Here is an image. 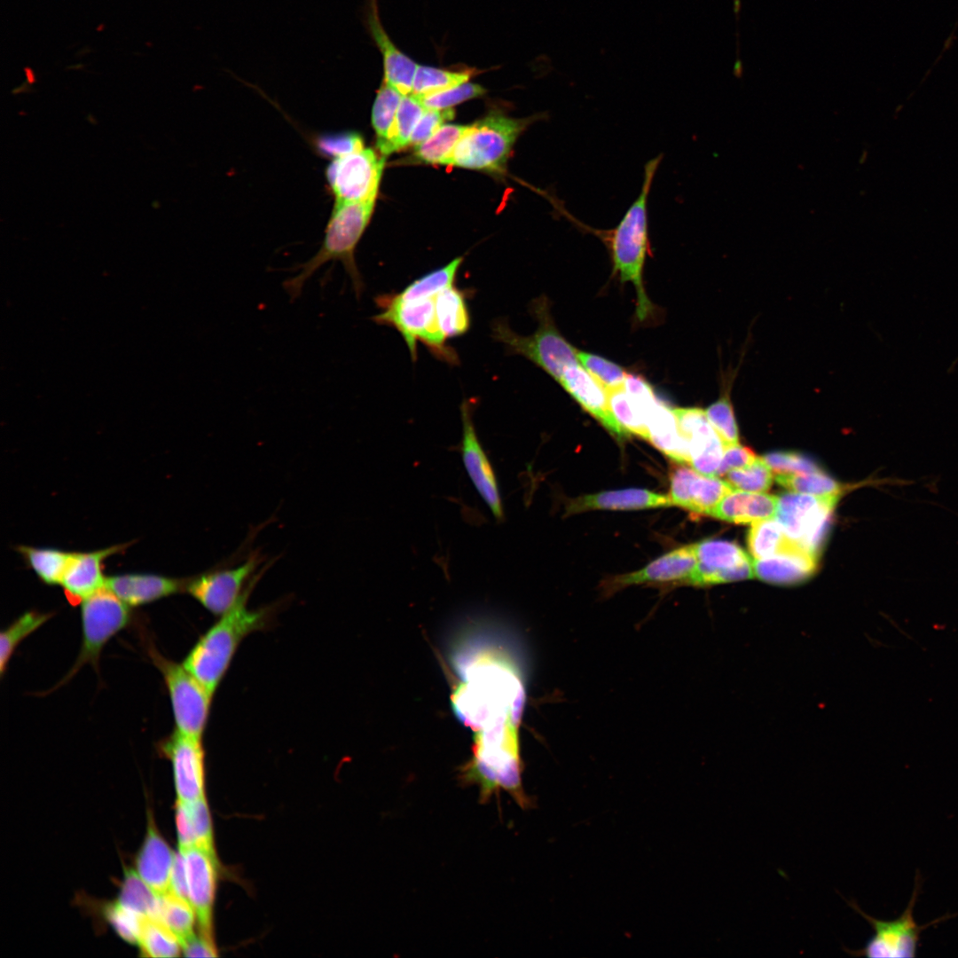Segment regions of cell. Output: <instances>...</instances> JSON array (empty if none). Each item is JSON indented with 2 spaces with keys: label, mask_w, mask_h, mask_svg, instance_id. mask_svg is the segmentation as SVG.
<instances>
[{
  "label": "cell",
  "mask_w": 958,
  "mask_h": 958,
  "mask_svg": "<svg viewBox=\"0 0 958 958\" xmlns=\"http://www.w3.org/2000/svg\"><path fill=\"white\" fill-rule=\"evenodd\" d=\"M462 682L452 695L456 715L475 734L519 726L525 692L515 665L500 651L473 650L458 657Z\"/></svg>",
  "instance_id": "obj_1"
},
{
  "label": "cell",
  "mask_w": 958,
  "mask_h": 958,
  "mask_svg": "<svg viewBox=\"0 0 958 958\" xmlns=\"http://www.w3.org/2000/svg\"><path fill=\"white\" fill-rule=\"evenodd\" d=\"M463 257L434 270L407 285L399 292L381 294L374 298L379 313L372 320L396 329L406 343L411 358L417 360L418 342L438 360L458 365L459 357L448 344L438 326L437 298L446 287L455 284Z\"/></svg>",
  "instance_id": "obj_2"
},
{
  "label": "cell",
  "mask_w": 958,
  "mask_h": 958,
  "mask_svg": "<svg viewBox=\"0 0 958 958\" xmlns=\"http://www.w3.org/2000/svg\"><path fill=\"white\" fill-rule=\"evenodd\" d=\"M259 577H254L236 603L194 644L183 665L214 695L241 641L249 634L269 629L274 609L247 608Z\"/></svg>",
  "instance_id": "obj_3"
},
{
  "label": "cell",
  "mask_w": 958,
  "mask_h": 958,
  "mask_svg": "<svg viewBox=\"0 0 958 958\" xmlns=\"http://www.w3.org/2000/svg\"><path fill=\"white\" fill-rule=\"evenodd\" d=\"M662 156L649 160L644 168L640 194L628 208L619 223L611 230H595L578 223V226L595 233L609 249L613 271L621 282H632L637 293L636 315L646 319L654 310L643 286V269L649 250L648 201L653 180Z\"/></svg>",
  "instance_id": "obj_4"
},
{
  "label": "cell",
  "mask_w": 958,
  "mask_h": 958,
  "mask_svg": "<svg viewBox=\"0 0 958 958\" xmlns=\"http://www.w3.org/2000/svg\"><path fill=\"white\" fill-rule=\"evenodd\" d=\"M374 204L375 201L334 203L320 248L297 267L298 275L283 283L291 300L299 297L305 282L329 261H340L343 264L356 296L360 298L365 284L356 263L355 250L369 224Z\"/></svg>",
  "instance_id": "obj_5"
},
{
  "label": "cell",
  "mask_w": 958,
  "mask_h": 958,
  "mask_svg": "<svg viewBox=\"0 0 958 958\" xmlns=\"http://www.w3.org/2000/svg\"><path fill=\"white\" fill-rule=\"evenodd\" d=\"M530 310L538 323L532 334H518L506 320L498 319L491 326V336L509 354L523 356L559 381L569 366L578 364L577 349L558 331L546 297L533 300Z\"/></svg>",
  "instance_id": "obj_6"
},
{
  "label": "cell",
  "mask_w": 958,
  "mask_h": 958,
  "mask_svg": "<svg viewBox=\"0 0 958 958\" xmlns=\"http://www.w3.org/2000/svg\"><path fill=\"white\" fill-rule=\"evenodd\" d=\"M533 118L515 119L491 114L468 126L448 165L469 169L501 171L513 146Z\"/></svg>",
  "instance_id": "obj_7"
},
{
  "label": "cell",
  "mask_w": 958,
  "mask_h": 958,
  "mask_svg": "<svg viewBox=\"0 0 958 958\" xmlns=\"http://www.w3.org/2000/svg\"><path fill=\"white\" fill-rule=\"evenodd\" d=\"M922 888V878L919 871L915 877L914 890L907 907L903 913L891 921H883L874 918L866 914L853 901H848L849 906L860 914L874 930L873 936L867 941L864 947L859 950L846 952L854 956H867L871 958H913L916 956L917 947L922 932L929 927L946 921L958 914H946L926 924L919 925L914 917V908L918 899Z\"/></svg>",
  "instance_id": "obj_8"
},
{
  "label": "cell",
  "mask_w": 958,
  "mask_h": 958,
  "mask_svg": "<svg viewBox=\"0 0 958 958\" xmlns=\"http://www.w3.org/2000/svg\"><path fill=\"white\" fill-rule=\"evenodd\" d=\"M148 654L161 671L170 698L176 730L201 739L205 732L213 695L182 664L166 658L153 647Z\"/></svg>",
  "instance_id": "obj_9"
},
{
  "label": "cell",
  "mask_w": 958,
  "mask_h": 958,
  "mask_svg": "<svg viewBox=\"0 0 958 958\" xmlns=\"http://www.w3.org/2000/svg\"><path fill=\"white\" fill-rule=\"evenodd\" d=\"M130 608L106 585L81 603L82 645L65 681L86 664L98 667L105 645L130 622Z\"/></svg>",
  "instance_id": "obj_10"
},
{
  "label": "cell",
  "mask_w": 958,
  "mask_h": 958,
  "mask_svg": "<svg viewBox=\"0 0 958 958\" xmlns=\"http://www.w3.org/2000/svg\"><path fill=\"white\" fill-rule=\"evenodd\" d=\"M840 496L785 492L778 498L775 519L789 537L818 556Z\"/></svg>",
  "instance_id": "obj_11"
},
{
  "label": "cell",
  "mask_w": 958,
  "mask_h": 958,
  "mask_svg": "<svg viewBox=\"0 0 958 958\" xmlns=\"http://www.w3.org/2000/svg\"><path fill=\"white\" fill-rule=\"evenodd\" d=\"M384 164L371 148L332 159L326 177L334 202L375 201Z\"/></svg>",
  "instance_id": "obj_12"
},
{
  "label": "cell",
  "mask_w": 958,
  "mask_h": 958,
  "mask_svg": "<svg viewBox=\"0 0 958 958\" xmlns=\"http://www.w3.org/2000/svg\"><path fill=\"white\" fill-rule=\"evenodd\" d=\"M694 546L697 565L685 585L705 586L755 577L753 560L734 542L705 539Z\"/></svg>",
  "instance_id": "obj_13"
},
{
  "label": "cell",
  "mask_w": 958,
  "mask_h": 958,
  "mask_svg": "<svg viewBox=\"0 0 958 958\" xmlns=\"http://www.w3.org/2000/svg\"><path fill=\"white\" fill-rule=\"evenodd\" d=\"M258 566L256 556L231 569L200 574L186 579L185 591L215 616L227 612L239 600Z\"/></svg>",
  "instance_id": "obj_14"
},
{
  "label": "cell",
  "mask_w": 958,
  "mask_h": 958,
  "mask_svg": "<svg viewBox=\"0 0 958 958\" xmlns=\"http://www.w3.org/2000/svg\"><path fill=\"white\" fill-rule=\"evenodd\" d=\"M159 748L171 762L177 800L188 803L205 797V750L201 739L175 729Z\"/></svg>",
  "instance_id": "obj_15"
},
{
  "label": "cell",
  "mask_w": 958,
  "mask_h": 958,
  "mask_svg": "<svg viewBox=\"0 0 958 958\" xmlns=\"http://www.w3.org/2000/svg\"><path fill=\"white\" fill-rule=\"evenodd\" d=\"M475 404V400L465 399L460 405L462 420L461 457L465 469L475 490L491 509L496 520L501 522L504 518V511L498 481L491 464L479 441L473 422L472 415Z\"/></svg>",
  "instance_id": "obj_16"
},
{
  "label": "cell",
  "mask_w": 958,
  "mask_h": 958,
  "mask_svg": "<svg viewBox=\"0 0 958 958\" xmlns=\"http://www.w3.org/2000/svg\"><path fill=\"white\" fill-rule=\"evenodd\" d=\"M673 412L687 445L689 465L702 474L716 476L726 445L705 411L698 407H678Z\"/></svg>",
  "instance_id": "obj_17"
},
{
  "label": "cell",
  "mask_w": 958,
  "mask_h": 958,
  "mask_svg": "<svg viewBox=\"0 0 958 958\" xmlns=\"http://www.w3.org/2000/svg\"><path fill=\"white\" fill-rule=\"evenodd\" d=\"M179 851L185 860L188 897L196 914L200 933L214 941L213 907L218 873L216 855L198 846Z\"/></svg>",
  "instance_id": "obj_18"
},
{
  "label": "cell",
  "mask_w": 958,
  "mask_h": 958,
  "mask_svg": "<svg viewBox=\"0 0 958 958\" xmlns=\"http://www.w3.org/2000/svg\"><path fill=\"white\" fill-rule=\"evenodd\" d=\"M734 488L715 475L702 474L677 462L670 471V494L672 505L695 514H708L720 499Z\"/></svg>",
  "instance_id": "obj_19"
},
{
  "label": "cell",
  "mask_w": 958,
  "mask_h": 958,
  "mask_svg": "<svg viewBox=\"0 0 958 958\" xmlns=\"http://www.w3.org/2000/svg\"><path fill=\"white\" fill-rule=\"evenodd\" d=\"M129 543L114 545L89 552H72L60 585L68 602L81 604L86 598L106 585L104 561L122 552Z\"/></svg>",
  "instance_id": "obj_20"
},
{
  "label": "cell",
  "mask_w": 958,
  "mask_h": 958,
  "mask_svg": "<svg viewBox=\"0 0 958 958\" xmlns=\"http://www.w3.org/2000/svg\"><path fill=\"white\" fill-rule=\"evenodd\" d=\"M697 565L693 545L676 548L648 564L645 568L614 577L604 588L610 594L623 587L645 583L673 582L685 585Z\"/></svg>",
  "instance_id": "obj_21"
},
{
  "label": "cell",
  "mask_w": 958,
  "mask_h": 958,
  "mask_svg": "<svg viewBox=\"0 0 958 958\" xmlns=\"http://www.w3.org/2000/svg\"><path fill=\"white\" fill-rule=\"evenodd\" d=\"M558 382L612 435L621 439L629 436L611 412L607 389L583 366H569Z\"/></svg>",
  "instance_id": "obj_22"
},
{
  "label": "cell",
  "mask_w": 958,
  "mask_h": 958,
  "mask_svg": "<svg viewBox=\"0 0 958 958\" xmlns=\"http://www.w3.org/2000/svg\"><path fill=\"white\" fill-rule=\"evenodd\" d=\"M365 21L382 56L383 81L403 96L410 95L418 65L398 50L390 40L381 23L377 0H366Z\"/></svg>",
  "instance_id": "obj_23"
},
{
  "label": "cell",
  "mask_w": 958,
  "mask_h": 958,
  "mask_svg": "<svg viewBox=\"0 0 958 958\" xmlns=\"http://www.w3.org/2000/svg\"><path fill=\"white\" fill-rule=\"evenodd\" d=\"M186 579L152 573H125L106 577V586L130 607H138L185 589Z\"/></svg>",
  "instance_id": "obj_24"
},
{
  "label": "cell",
  "mask_w": 958,
  "mask_h": 958,
  "mask_svg": "<svg viewBox=\"0 0 958 958\" xmlns=\"http://www.w3.org/2000/svg\"><path fill=\"white\" fill-rule=\"evenodd\" d=\"M175 852L159 834L151 815L147 831L137 855V872L158 896L171 891L170 879Z\"/></svg>",
  "instance_id": "obj_25"
},
{
  "label": "cell",
  "mask_w": 958,
  "mask_h": 958,
  "mask_svg": "<svg viewBox=\"0 0 958 958\" xmlns=\"http://www.w3.org/2000/svg\"><path fill=\"white\" fill-rule=\"evenodd\" d=\"M777 508L776 496L734 489L720 499L708 515L734 523H753L775 518Z\"/></svg>",
  "instance_id": "obj_26"
},
{
  "label": "cell",
  "mask_w": 958,
  "mask_h": 958,
  "mask_svg": "<svg viewBox=\"0 0 958 958\" xmlns=\"http://www.w3.org/2000/svg\"><path fill=\"white\" fill-rule=\"evenodd\" d=\"M673 506L669 496L644 489H625L601 491L573 499L567 513L576 514L588 510H635L666 507Z\"/></svg>",
  "instance_id": "obj_27"
},
{
  "label": "cell",
  "mask_w": 958,
  "mask_h": 958,
  "mask_svg": "<svg viewBox=\"0 0 958 958\" xmlns=\"http://www.w3.org/2000/svg\"><path fill=\"white\" fill-rule=\"evenodd\" d=\"M818 556L806 549L753 561L754 575L762 581L781 585L807 580L817 569Z\"/></svg>",
  "instance_id": "obj_28"
},
{
  "label": "cell",
  "mask_w": 958,
  "mask_h": 958,
  "mask_svg": "<svg viewBox=\"0 0 958 958\" xmlns=\"http://www.w3.org/2000/svg\"><path fill=\"white\" fill-rule=\"evenodd\" d=\"M649 441L673 461L689 464L685 440L673 409L655 399L645 412Z\"/></svg>",
  "instance_id": "obj_29"
},
{
  "label": "cell",
  "mask_w": 958,
  "mask_h": 958,
  "mask_svg": "<svg viewBox=\"0 0 958 958\" xmlns=\"http://www.w3.org/2000/svg\"><path fill=\"white\" fill-rule=\"evenodd\" d=\"M474 291L452 284L444 288L437 298L439 330L446 341L467 334L471 326L468 300Z\"/></svg>",
  "instance_id": "obj_30"
},
{
  "label": "cell",
  "mask_w": 958,
  "mask_h": 958,
  "mask_svg": "<svg viewBox=\"0 0 958 958\" xmlns=\"http://www.w3.org/2000/svg\"><path fill=\"white\" fill-rule=\"evenodd\" d=\"M747 544L755 559L806 549L789 537L775 518L751 523L747 535Z\"/></svg>",
  "instance_id": "obj_31"
},
{
  "label": "cell",
  "mask_w": 958,
  "mask_h": 958,
  "mask_svg": "<svg viewBox=\"0 0 958 958\" xmlns=\"http://www.w3.org/2000/svg\"><path fill=\"white\" fill-rule=\"evenodd\" d=\"M16 550L39 579L48 585H60L72 552L51 547L18 546Z\"/></svg>",
  "instance_id": "obj_32"
},
{
  "label": "cell",
  "mask_w": 958,
  "mask_h": 958,
  "mask_svg": "<svg viewBox=\"0 0 958 958\" xmlns=\"http://www.w3.org/2000/svg\"><path fill=\"white\" fill-rule=\"evenodd\" d=\"M425 110L414 96H403L387 139L377 146L382 156L397 152L409 145L412 134Z\"/></svg>",
  "instance_id": "obj_33"
},
{
  "label": "cell",
  "mask_w": 958,
  "mask_h": 958,
  "mask_svg": "<svg viewBox=\"0 0 958 958\" xmlns=\"http://www.w3.org/2000/svg\"><path fill=\"white\" fill-rule=\"evenodd\" d=\"M117 901L142 917L160 920V896L131 868L125 869Z\"/></svg>",
  "instance_id": "obj_34"
},
{
  "label": "cell",
  "mask_w": 958,
  "mask_h": 958,
  "mask_svg": "<svg viewBox=\"0 0 958 958\" xmlns=\"http://www.w3.org/2000/svg\"><path fill=\"white\" fill-rule=\"evenodd\" d=\"M469 125L444 124L431 137L415 145V158L424 163L448 165Z\"/></svg>",
  "instance_id": "obj_35"
},
{
  "label": "cell",
  "mask_w": 958,
  "mask_h": 958,
  "mask_svg": "<svg viewBox=\"0 0 958 958\" xmlns=\"http://www.w3.org/2000/svg\"><path fill=\"white\" fill-rule=\"evenodd\" d=\"M196 914L188 899L172 891L160 897V921L177 937L183 947L192 937Z\"/></svg>",
  "instance_id": "obj_36"
},
{
  "label": "cell",
  "mask_w": 958,
  "mask_h": 958,
  "mask_svg": "<svg viewBox=\"0 0 958 958\" xmlns=\"http://www.w3.org/2000/svg\"><path fill=\"white\" fill-rule=\"evenodd\" d=\"M52 613L30 610L16 618L0 634V673L4 675L9 661L20 643L35 632L51 616Z\"/></svg>",
  "instance_id": "obj_37"
},
{
  "label": "cell",
  "mask_w": 958,
  "mask_h": 958,
  "mask_svg": "<svg viewBox=\"0 0 958 958\" xmlns=\"http://www.w3.org/2000/svg\"><path fill=\"white\" fill-rule=\"evenodd\" d=\"M143 955L176 957L181 945L173 932L160 920L143 917L138 945Z\"/></svg>",
  "instance_id": "obj_38"
},
{
  "label": "cell",
  "mask_w": 958,
  "mask_h": 958,
  "mask_svg": "<svg viewBox=\"0 0 958 958\" xmlns=\"http://www.w3.org/2000/svg\"><path fill=\"white\" fill-rule=\"evenodd\" d=\"M469 71H450L418 65L411 95L420 98L468 82Z\"/></svg>",
  "instance_id": "obj_39"
},
{
  "label": "cell",
  "mask_w": 958,
  "mask_h": 958,
  "mask_svg": "<svg viewBox=\"0 0 958 958\" xmlns=\"http://www.w3.org/2000/svg\"><path fill=\"white\" fill-rule=\"evenodd\" d=\"M775 481L794 492L815 496L841 495L843 487L822 471L791 474H775Z\"/></svg>",
  "instance_id": "obj_40"
},
{
  "label": "cell",
  "mask_w": 958,
  "mask_h": 958,
  "mask_svg": "<svg viewBox=\"0 0 958 958\" xmlns=\"http://www.w3.org/2000/svg\"><path fill=\"white\" fill-rule=\"evenodd\" d=\"M403 95L383 81L377 91L373 109L372 125L376 134V147L388 137Z\"/></svg>",
  "instance_id": "obj_41"
},
{
  "label": "cell",
  "mask_w": 958,
  "mask_h": 958,
  "mask_svg": "<svg viewBox=\"0 0 958 958\" xmlns=\"http://www.w3.org/2000/svg\"><path fill=\"white\" fill-rule=\"evenodd\" d=\"M611 412L621 427L630 435L648 440V432L645 418L629 397L624 386L608 390Z\"/></svg>",
  "instance_id": "obj_42"
},
{
  "label": "cell",
  "mask_w": 958,
  "mask_h": 958,
  "mask_svg": "<svg viewBox=\"0 0 958 958\" xmlns=\"http://www.w3.org/2000/svg\"><path fill=\"white\" fill-rule=\"evenodd\" d=\"M725 477L732 488L750 492H766L773 483L772 469L762 457L747 467L730 470Z\"/></svg>",
  "instance_id": "obj_43"
},
{
  "label": "cell",
  "mask_w": 958,
  "mask_h": 958,
  "mask_svg": "<svg viewBox=\"0 0 958 958\" xmlns=\"http://www.w3.org/2000/svg\"><path fill=\"white\" fill-rule=\"evenodd\" d=\"M729 391H723L719 398L705 410L710 423L726 446L739 444L738 428Z\"/></svg>",
  "instance_id": "obj_44"
},
{
  "label": "cell",
  "mask_w": 958,
  "mask_h": 958,
  "mask_svg": "<svg viewBox=\"0 0 958 958\" xmlns=\"http://www.w3.org/2000/svg\"><path fill=\"white\" fill-rule=\"evenodd\" d=\"M577 358L581 365L593 376L606 389L611 390L624 386L626 373L618 365L600 356L577 350Z\"/></svg>",
  "instance_id": "obj_45"
},
{
  "label": "cell",
  "mask_w": 958,
  "mask_h": 958,
  "mask_svg": "<svg viewBox=\"0 0 958 958\" xmlns=\"http://www.w3.org/2000/svg\"><path fill=\"white\" fill-rule=\"evenodd\" d=\"M485 93L483 87L477 83L464 82L450 89L416 98L425 109H447Z\"/></svg>",
  "instance_id": "obj_46"
},
{
  "label": "cell",
  "mask_w": 958,
  "mask_h": 958,
  "mask_svg": "<svg viewBox=\"0 0 958 958\" xmlns=\"http://www.w3.org/2000/svg\"><path fill=\"white\" fill-rule=\"evenodd\" d=\"M183 803H185L189 814L195 836V846H198L206 852L216 853L212 822L206 797H202L192 802Z\"/></svg>",
  "instance_id": "obj_47"
},
{
  "label": "cell",
  "mask_w": 958,
  "mask_h": 958,
  "mask_svg": "<svg viewBox=\"0 0 958 958\" xmlns=\"http://www.w3.org/2000/svg\"><path fill=\"white\" fill-rule=\"evenodd\" d=\"M106 917L121 938L138 945L143 917L124 907L118 901L106 907Z\"/></svg>",
  "instance_id": "obj_48"
},
{
  "label": "cell",
  "mask_w": 958,
  "mask_h": 958,
  "mask_svg": "<svg viewBox=\"0 0 958 958\" xmlns=\"http://www.w3.org/2000/svg\"><path fill=\"white\" fill-rule=\"evenodd\" d=\"M762 458L775 474H804L822 471L813 460L796 452H773Z\"/></svg>",
  "instance_id": "obj_49"
},
{
  "label": "cell",
  "mask_w": 958,
  "mask_h": 958,
  "mask_svg": "<svg viewBox=\"0 0 958 958\" xmlns=\"http://www.w3.org/2000/svg\"><path fill=\"white\" fill-rule=\"evenodd\" d=\"M316 145L319 153L334 158L342 157L364 147V141L359 134L355 132H344L339 134L324 135L316 140Z\"/></svg>",
  "instance_id": "obj_50"
},
{
  "label": "cell",
  "mask_w": 958,
  "mask_h": 958,
  "mask_svg": "<svg viewBox=\"0 0 958 958\" xmlns=\"http://www.w3.org/2000/svg\"><path fill=\"white\" fill-rule=\"evenodd\" d=\"M454 115L455 113L452 108L426 109L412 134L409 145L415 146L422 143L444 125L447 121L452 120Z\"/></svg>",
  "instance_id": "obj_51"
},
{
  "label": "cell",
  "mask_w": 958,
  "mask_h": 958,
  "mask_svg": "<svg viewBox=\"0 0 958 958\" xmlns=\"http://www.w3.org/2000/svg\"><path fill=\"white\" fill-rule=\"evenodd\" d=\"M757 458L752 450L739 444L726 446L716 476H725L730 470L747 467Z\"/></svg>",
  "instance_id": "obj_52"
},
{
  "label": "cell",
  "mask_w": 958,
  "mask_h": 958,
  "mask_svg": "<svg viewBox=\"0 0 958 958\" xmlns=\"http://www.w3.org/2000/svg\"><path fill=\"white\" fill-rule=\"evenodd\" d=\"M176 823L179 850L195 846V836L185 803L177 800L176 807Z\"/></svg>",
  "instance_id": "obj_53"
},
{
  "label": "cell",
  "mask_w": 958,
  "mask_h": 958,
  "mask_svg": "<svg viewBox=\"0 0 958 958\" xmlns=\"http://www.w3.org/2000/svg\"><path fill=\"white\" fill-rule=\"evenodd\" d=\"M170 886L174 893L189 900L185 860L180 851L175 854Z\"/></svg>",
  "instance_id": "obj_54"
},
{
  "label": "cell",
  "mask_w": 958,
  "mask_h": 958,
  "mask_svg": "<svg viewBox=\"0 0 958 958\" xmlns=\"http://www.w3.org/2000/svg\"><path fill=\"white\" fill-rule=\"evenodd\" d=\"M186 957H216L217 949L214 941L200 935L192 937L183 947Z\"/></svg>",
  "instance_id": "obj_55"
},
{
  "label": "cell",
  "mask_w": 958,
  "mask_h": 958,
  "mask_svg": "<svg viewBox=\"0 0 958 958\" xmlns=\"http://www.w3.org/2000/svg\"><path fill=\"white\" fill-rule=\"evenodd\" d=\"M733 75L736 78H742L743 76V65L742 60L737 58L733 67Z\"/></svg>",
  "instance_id": "obj_56"
},
{
  "label": "cell",
  "mask_w": 958,
  "mask_h": 958,
  "mask_svg": "<svg viewBox=\"0 0 958 958\" xmlns=\"http://www.w3.org/2000/svg\"><path fill=\"white\" fill-rule=\"evenodd\" d=\"M733 6H734V8H733L735 16L737 17L739 15V13H740V11H741V8H742L741 0H734L733 1Z\"/></svg>",
  "instance_id": "obj_57"
}]
</instances>
